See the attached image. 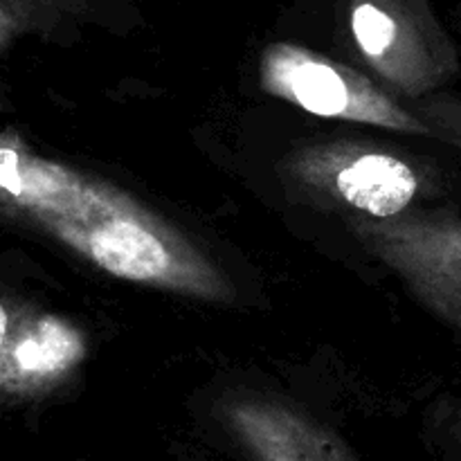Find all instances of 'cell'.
Here are the masks:
<instances>
[{"instance_id": "obj_6", "label": "cell", "mask_w": 461, "mask_h": 461, "mask_svg": "<svg viewBox=\"0 0 461 461\" xmlns=\"http://www.w3.org/2000/svg\"><path fill=\"white\" fill-rule=\"evenodd\" d=\"M88 356L84 331L21 297L0 300V394L5 405L52 394Z\"/></svg>"}, {"instance_id": "obj_5", "label": "cell", "mask_w": 461, "mask_h": 461, "mask_svg": "<svg viewBox=\"0 0 461 461\" xmlns=\"http://www.w3.org/2000/svg\"><path fill=\"white\" fill-rule=\"evenodd\" d=\"M347 225L428 311L461 331V214L408 210L390 219L347 216Z\"/></svg>"}, {"instance_id": "obj_3", "label": "cell", "mask_w": 461, "mask_h": 461, "mask_svg": "<svg viewBox=\"0 0 461 461\" xmlns=\"http://www.w3.org/2000/svg\"><path fill=\"white\" fill-rule=\"evenodd\" d=\"M282 174L306 201L369 219L403 214L430 187L426 167L363 140L304 144L288 153Z\"/></svg>"}, {"instance_id": "obj_9", "label": "cell", "mask_w": 461, "mask_h": 461, "mask_svg": "<svg viewBox=\"0 0 461 461\" xmlns=\"http://www.w3.org/2000/svg\"><path fill=\"white\" fill-rule=\"evenodd\" d=\"M414 113L430 126L432 138L461 151V97L432 93L412 104Z\"/></svg>"}, {"instance_id": "obj_8", "label": "cell", "mask_w": 461, "mask_h": 461, "mask_svg": "<svg viewBox=\"0 0 461 461\" xmlns=\"http://www.w3.org/2000/svg\"><path fill=\"white\" fill-rule=\"evenodd\" d=\"M111 0H0V52L27 36H54L59 30L93 21Z\"/></svg>"}, {"instance_id": "obj_1", "label": "cell", "mask_w": 461, "mask_h": 461, "mask_svg": "<svg viewBox=\"0 0 461 461\" xmlns=\"http://www.w3.org/2000/svg\"><path fill=\"white\" fill-rule=\"evenodd\" d=\"M0 210L117 279L210 304L234 300L228 275L183 230L108 180L32 151L12 129L0 138Z\"/></svg>"}, {"instance_id": "obj_10", "label": "cell", "mask_w": 461, "mask_h": 461, "mask_svg": "<svg viewBox=\"0 0 461 461\" xmlns=\"http://www.w3.org/2000/svg\"><path fill=\"white\" fill-rule=\"evenodd\" d=\"M455 432L461 437V408H457V412H455Z\"/></svg>"}, {"instance_id": "obj_7", "label": "cell", "mask_w": 461, "mask_h": 461, "mask_svg": "<svg viewBox=\"0 0 461 461\" xmlns=\"http://www.w3.org/2000/svg\"><path fill=\"white\" fill-rule=\"evenodd\" d=\"M219 417L250 461H358L331 428L291 401L237 394L221 403Z\"/></svg>"}, {"instance_id": "obj_2", "label": "cell", "mask_w": 461, "mask_h": 461, "mask_svg": "<svg viewBox=\"0 0 461 461\" xmlns=\"http://www.w3.org/2000/svg\"><path fill=\"white\" fill-rule=\"evenodd\" d=\"M333 25L347 52L392 95L417 102L459 72V50L435 0H333Z\"/></svg>"}, {"instance_id": "obj_4", "label": "cell", "mask_w": 461, "mask_h": 461, "mask_svg": "<svg viewBox=\"0 0 461 461\" xmlns=\"http://www.w3.org/2000/svg\"><path fill=\"white\" fill-rule=\"evenodd\" d=\"M259 84L273 97L329 120L356 122L408 135L432 131L376 79L304 45L277 41L259 59Z\"/></svg>"}]
</instances>
